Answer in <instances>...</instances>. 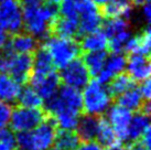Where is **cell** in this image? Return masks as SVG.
<instances>
[{
	"mask_svg": "<svg viewBox=\"0 0 151 150\" xmlns=\"http://www.w3.org/2000/svg\"><path fill=\"white\" fill-rule=\"evenodd\" d=\"M82 109L81 91L66 85L60 87L53 97L46 100V110L61 129H75Z\"/></svg>",
	"mask_w": 151,
	"mask_h": 150,
	"instance_id": "obj_1",
	"label": "cell"
},
{
	"mask_svg": "<svg viewBox=\"0 0 151 150\" xmlns=\"http://www.w3.org/2000/svg\"><path fill=\"white\" fill-rule=\"evenodd\" d=\"M23 27L35 39H46L52 33V28L59 17L58 4L42 0L38 2L22 4Z\"/></svg>",
	"mask_w": 151,
	"mask_h": 150,
	"instance_id": "obj_2",
	"label": "cell"
},
{
	"mask_svg": "<svg viewBox=\"0 0 151 150\" xmlns=\"http://www.w3.org/2000/svg\"><path fill=\"white\" fill-rule=\"evenodd\" d=\"M56 125L52 118H46L29 131L18 133L16 142L19 150H49L53 147Z\"/></svg>",
	"mask_w": 151,
	"mask_h": 150,
	"instance_id": "obj_3",
	"label": "cell"
},
{
	"mask_svg": "<svg viewBox=\"0 0 151 150\" xmlns=\"http://www.w3.org/2000/svg\"><path fill=\"white\" fill-rule=\"evenodd\" d=\"M113 96L105 84L98 81H89L83 88L82 106L87 115L99 117L105 114L111 106Z\"/></svg>",
	"mask_w": 151,
	"mask_h": 150,
	"instance_id": "obj_4",
	"label": "cell"
},
{
	"mask_svg": "<svg viewBox=\"0 0 151 150\" xmlns=\"http://www.w3.org/2000/svg\"><path fill=\"white\" fill-rule=\"evenodd\" d=\"M43 48L51 56L55 67L60 69L77 58L81 53L80 44L74 39L62 38L55 34L46 38Z\"/></svg>",
	"mask_w": 151,
	"mask_h": 150,
	"instance_id": "obj_5",
	"label": "cell"
},
{
	"mask_svg": "<svg viewBox=\"0 0 151 150\" xmlns=\"http://www.w3.org/2000/svg\"><path fill=\"white\" fill-rule=\"evenodd\" d=\"M31 71H32L31 54H18L6 51L0 56V73L8 74L20 85L29 81Z\"/></svg>",
	"mask_w": 151,
	"mask_h": 150,
	"instance_id": "obj_6",
	"label": "cell"
},
{
	"mask_svg": "<svg viewBox=\"0 0 151 150\" xmlns=\"http://www.w3.org/2000/svg\"><path fill=\"white\" fill-rule=\"evenodd\" d=\"M23 28V7L21 0H4L0 4V29L14 34Z\"/></svg>",
	"mask_w": 151,
	"mask_h": 150,
	"instance_id": "obj_7",
	"label": "cell"
},
{
	"mask_svg": "<svg viewBox=\"0 0 151 150\" xmlns=\"http://www.w3.org/2000/svg\"><path fill=\"white\" fill-rule=\"evenodd\" d=\"M45 119L46 115L40 108H29L19 106L16 109H12L9 125L11 126V129L13 131L23 133L32 130Z\"/></svg>",
	"mask_w": 151,
	"mask_h": 150,
	"instance_id": "obj_8",
	"label": "cell"
},
{
	"mask_svg": "<svg viewBox=\"0 0 151 150\" xmlns=\"http://www.w3.org/2000/svg\"><path fill=\"white\" fill-rule=\"evenodd\" d=\"M77 16H78V30L81 34H86L96 31L103 23L101 10L89 0L77 1Z\"/></svg>",
	"mask_w": 151,
	"mask_h": 150,
	"instance_id": "obj_9",
	"label": "cell"
},
{
	"mask_svg": "<svg viewBox=\"0 0 151 150\" xmlns=\"http://www.w3.org/2000/svg\"><path fill=\"white\" fill-rule=\"evenodd\" d=\"M61 70L62 71L59 75L60 81H62L66 86L81 91L91 81L89 72L87 71L83 60H80L78 58L66 64Z\"/></svg>",
	"mask_w": 151,
	"mask_h": 150,
	"instance_id": "obj_10",
	"label": "cell"
},
{
	"mask_svg": "<svg viewBox=\"0 0 151 150\" xmlns=\"http://www.w3.org/2000/svg\"><path fill=\"white\" fill-rule=\"evenodd\" d=\"M106 114H107L106 119L108 120V123L113 127V129L115 130L117 139L125 142L128 126H129V123L132 117V112L120 106L119 104H116L110 106Z\"/></svg>",
	"mask_w": 151,
	"mask_h": 150,
	"instance_id": "obj_11",
	"label": "cell"
},
{
	"mask_svg": "<svg viewBox=\"0 0 151 150\" xmlns=\"http://www.w3.org/2000/svg\"><path fill=\"white\" fill-rule=\"evenodd\" d=\"M127 58L122 53H115L107 55L106 61L101 71L97 75V81L101 84H107L110 82V79H114L116 75L120 74L126 70Z\"/></svg>",
	"mask_w": 151,
	"mask_h": 150,
	"instance_id": "obj_12",
	"label": "cell"
},
{
	"mask_svg": "<svg viewBox=\"0 0 151 150\" xmlns=\"http://www.w3.org/2000/svg\"><path fill=\"white\" fill-rule=\"evenodd\" d=\"M6 51L18 53V54H32L38 49L37 39L31 34L17 32L8 39L7 44L4 46Z\"/></svg>",
	"mask_w": 151,
	"mask_h": 150,
	"instance_id": "obj_13",
	"label": "cell"
},
{
	"mask_svg": "<svg viewBox=\"0 0 151 150\" xmlns=\"http://www.w3.org/2000/svg\"><path fill=\"white\" fill-rule=\"evenodd\" d=\"M126 70L132 81L143 82L150 77L151 66L148 56L130 54L126 62Z\"/></svg>",
	"mask_w": 151,
	"mask_h": 150,
	"instance_id": "obj_14",
	"label": "cell"
},
{
	"mask_svg": "<svg viewBox=\"0 0 151 150\" xmlns=\"http://www.w3.org/2000/svg\"><path fill=\"white\" fill-rule=\"evenodd\" d=\"M32 87L39 93L43 100H49L56 94L60 88V76L56 72L41 77H31Z\"/></svg>",
	"mask_w": 151,
	"mask_h": 150,
	"instance_id": "obj_15",
	"label": "cell"
},
{
	"mask_svg": "<svg viewBox=\"0 0 151 150\" xmlns=\"http://www.w3.org/2000/svg\"><path fill=\"white\" fill-rule=\"evenodd\" d=\"M149 114L150 112H147L143 109H140L134 115H132L129 126H128V130H127L126 141H139L143 133L148 129H150Z\"/></svg>",
	"mask_w": 151,
	"mask_h": 150,
	"instance_id": "obj_16",
	"label": "cell"
},
{
	"mask_svg": "<svg viewBox=\"0 0 151 150\" xmlns=\"http://www.w3.org/2000/svg\"><path fill=\"white\" fill-rule=\"evenodd\" d=\"M151 49V33L149 28L143 29L136 35H131L125 48L130 54H140L148 56Z\"/></svg>",
	"mask_w": 151,
	"mask_h": 150,
	"instance_id": "obj_17",
	"label": "cell"
},
{
	"mask_svg": "<svg viewBox=\"0 0 151 150\" xmlns=\"http://www.w3.org/2000/svg\"><path fill=\"white\" fill-rule=\"evenodd\" d=\"M34 58H32V71H31V77H41L49 75L53 72H56V67L52 62V58L46 52L44 48H41L37 50Z\"/></svg>",
	"mask_w": 151,
	"mask_h": 150,
	"instance_id": "obj_18",
	"label": "cell"
},
{
	"mask_svg": "<svg viewBox=\"0 0 151 150\" xmlns=\"http://www.w3.org/2000/svg\"><path fill=\"white\" fill-rule=\"evenodd\" d=\"M98 124H99V117L87 115V114L83 117L81 116L75 128L76 133L81 140L82 141L95 140L97 130H98Z\"/></svg>",
	"mask_w": 151,
	"mask_h": 150,
	"instance_id": "obj_19",
	"label": "cell"
},
{
	"mask_svg": "<svg viewBox=\"0 0 151 150\" xmlns=\"http://www.w3.org/2000/svg\"><path fill=\"white\" fill-rule=\"evenodd\" d=\"M81 49L85 52H101L108 48V38L103 31L96 30L83 35L81 41Z\"/></svg>",
	"mask_w": 151,
	"mask_h": 150,
	"instance_id": "obj_20",
	"label": "cell"
},
{
	"mask_svg": "<svg viewBox=\"0 0 151 150\" xmlns=\"http://www.w3.org/2000/svg\"><path fill=\"white\" fill-rule=\"evenodd\" d=\"M131 1L130 0H111L108 4L101 7V16L110 18H124L129 19L131 14Z\"/></svg>",
	"mask_w": 151,
	"mask_h": 150,
	"instance_id": "obj_21",
	"label": "cell"
},
{
	"mask_svg": "<svg viewBox=\"0 0 151 150\" xmlns=\"http://www.w3.org/2000/svg\"><path fill=\"white\" fill-rule=\"evenodd\" d=\"M52 33L62 38H70V39L75 38L77 34H80L78 19L59 16L53 25Z\"/></svg>",
	"mask_w": 151,
	"mask_h": 150,
	"instance_id": "obj_22",
	"label": "cell"
},
{
	"mask_svg": "<svg viewBox=\"0 0 151 150\" xmlns=\"http://www.w3.org/2000/svg\"><path fill=\"white\" fill-rule=\"evenodd\" d=\"M21 85L8 74L0 73V102L11 103L17 100Z\"/></svg>",
	"mask_w": 151,
	"mask_h": 150,
	"instance_id": "obj_23",
	"label": "cell"
},
{
	"mask_svg": "<svg viewBox=\"0 0 151 150\" xmlns=\"http://www.w3.org/2000/svg\"><path fill=\"white\" fill-rule=\"evenodd\" d=\"M117 98H118L117 104H119L120 106L127 108L130 112H138V110H140L143 107L145 103L147 102L142 97L141 93L139 91V88L134 87V86L129 88L125 93H122V95H119Z\"/></svg>",
	"mask_w": 151,
	"mask_h": 150,
	"instance_id": "obj_24",
	"label": "cell"
},
{
	"mask_svg": "<svg viewBox=\"0 0 151 150\" xmlns=\"http://www.w3.org/2000/svg\"><path fill=\"white\" fill-rule=\"evenodd\" d=\"M81 144V139L76 131L68 129H61L56 133L53 144L55 150H76Z\"/></svg>",
	"mask_w": 151,
	"mask_h": 150,
	"instance_id": "obj_25",
	"label": "cell"
},
{
	"mask_svg": "<svg viewBox=\"0 0 151 150\" xmlns=\"http://www.w3.org/2000/svg\"><path fill=\"white\" fill-rule=\"evenodd\" d=\"M95 139L101 147H106V148L118 141L115 130L113 129L111 125L106 118H99L98 130H97Z\"/></svg>",
	"mask_w": 151,
	"mask_h": 150,
	"instance_id": "obj_26",
	"label": "cell"
},
{
	"mask_svg": "<svg viewBox=\"0 0 151 150\" xmlns=\"http://www.w3.org/2000/svg\"><path fill=\"white\" fill-rule=\"evenodd\" d=\"M20 106L29 107V108H41L43 104L42 97L32 86H24L20 89L17 97Z\"/></svg>",
	"mask_w": 151,
	"mask_h": 150,
	"instance_id": "obj_27",
	"label": "cell"
},
{
	"mask_svg": "<svg viewBox=\"0 0 151 150\" xmlns=\"http://www.w3.org/2000/svg\"><path fill=\"white\" fill-rule=\"evenodd\" d=\"M107 58L106 51H101V52H86L83 62L85 66L89 72L91 76L96 77L98 73L101 71V69L104 66V63Z\"/></svg>",
	"mask_w": 151,
	"mask_h": 150,
	"instance_id": "obj_28",
	"label": "cell"
},
{
	"mask_svg": "<svg viewBox=\"0 0 151 150\" xmlns=\"http://www.w3.org/2000/svg\"><path fill=\"white\" fill-rule=\"evenodd\" d=\"M101 25H104L101 31L106 34V37L108 39L114 35L122 33V32L130 31V25L128 22V19H124V18H110Z\"/></svg>",
	"mask_w": 151,
	"mask_h": 150,
	"instance_id": "obj_29",
	"label": "cell"
},
{
	"mask_svg": "<svg viewBox=\"0 0 151 150\" xmlns=\"http://www.w3.org/2000/svg\"><path fill=\"white\" fill-rule=\"evenodd\" d=\"M108 84L109 86L107 88H108L109 93L111 94V96L118 97L119 95H122V93H125L134 86V81L131 79V77L128 74L120 73V74L116 75L114 79H110V82Z\"/></svg>",
	"mask_w": 151,
	"mask_h": 150,
	"instance_id": "obj_30",
	"label": "cell"
},
{
	"mask_svg": "<svg viewBox=\"0 0 151 150\" xmlns=\"http://www.w3.org/2000/svg\"><path fill=\"white\" fill-rule=\"evenodd\" d=\"M17 142L12 131L6 129L0 130V150H16Z\"/></svg>",
	"mask_w": 151,
	"mask_h": 150,
	"instance_id": "obj_31",
	"label": "cell"
},
{
	"mask_svg": "<svg viewBox=\"0 0 151 150\" xmlns=\"http://www.w3.org/2000/svg\"><path fill=\"white\" fill-rule=\"evenodd\" d=\"M11 112H12V107L10 103L0 102V130L6 129L8 127Z\"/></svg>",
	"mask_w": 151,
	"mask_h": 150,
	"instance_id": "obj_32",
	"label": "cell"
},
{
	"mask_svg": "<svg viewBox=\"0 0 151 150\" xmlns=\"http://www.w3.org/2000/svg\"><path fill=\"white\" fill-rule=\"evenodd\" d=\"M140 86H139V91L141 93L142 97L145 98V100H149L151 96V84H150V79H148L143 82H140Z\"/></svg>",
	"mask_w": 151,
	"mask_h": 150,
	"instance_id": "obj_33",
	"label": "cell"
},
{
	"mask_svg": "<svg viewBox=\"0 0 151 150\" xmlns=\"http://www.w3.org/2000/svg\"><path fill=\"white\" fill-rule=\"evenodd\" d=\"M76 150H104L103 147L95 140H88V141H83L78 145Z\"/></svg>",
	"mask_w": 151,
	"mask_h": 150,
	"instance_id": "obj_34",
	"label": "cell"
},
{
	"mask_svg": "<svg viewBox=\"0 0 151 150\" xmlns=\"http://www.w3.org/2000/svg\"><path fill=\"white\" fill-rule=\"evenodd\" d=\"M141 14H142L143 20L146 21L147 23H149L151 20V7H150V2L147 1L143 4H141Z\"/></svg>",
	"mask_w": 151,
	"mask_h": 150,
	"instance_id": "obj_35",
	"label": "cell"
},
{
	"mask_svg": "<svg viewBox=\"0 0 151 150\" xmlns=\"http://www.w3.org/2000/svg\"><path fill=\"white\" fill-rule=\"evenodd\" d=\"M7 41H8V35L4 32V30L0 29V50L4 49V46L7 44Z\"/></svg>",
	"mask_w": 151,
	"mask_h": 150,
	"instance_id": "obj_36",
	"label": "cell"
},
{
	"mask_svg": "<svg viewBox=\"0 0 151 150\" xmlns=\"http://www.w3.org/2000/svg\"><path fill=\"white\" fill-rule=\"evenodd\" d=\"M107 150H128V149H127L126 147L124 146L120 141H117L107 147Z\"/></svg>",
	"mask_w": 151,
	"mask_h": 150,
	"instance_id": "obj_37",
	"label": "cell"
},
{
	"mask_svg": "<svg viewBox=\"0 0 151 150\" xmlns=\"http://www.w3.org/2000/svg\"><path fill=\"white\" fill-rule=\"evenodd\" d=\"M128 150H149V148L148 147H146L145 145H142L141 142H134V145L130 147Z\"/></svg>",
	"mask_w": 151,
	"mask_h": 150,
	"instance_id": "obj_38",
	"label": "cell"
},
{
	"mask_svg": "<svg viewBox=\"0 0 151 150\" xmlns=\"http://www.w3.org/2000/svg\"><path fill=\"white\" fill-rule=\"evenodd\" d=\"M89 1L93 2L96 7H104L105 4H107L109 1H111V0H89Z\"/></svg>",
	"mask_w": 151,
	"mask_h": 150,
	"instance_id": "obj_39",
	"label": "cell"
},
{
	"mask_svg": "<svg viewBox=\"0 0 151 150\" xmlns=\"http://www.w3.org/2000/svg\"><path fill=\"white\" fill-rule=\"evenodd\" d=\"M147 1H149V0H131V2H134V4H138V6H141Z\"/></svg>",
	"mask_w": 151,
	"mask_h": 150,
	"instance_id": "obj_40",
	"label": "cell"
},
{
	"mask_svg": "<svg viewBox=\"0 0 151 150\" xmlns=\"http://www.w3.org/2000/svg\"><path fill=\"white\" fill-rule=\"evenodd\" d=\"M2 1H4V0H0V4H1V2H2Z\"/></svg>",
	"mask_w": 151,
	"mask_h": 150,
	"instance_id": "obj_41",
	"label": "cell"
}]
</instances>
